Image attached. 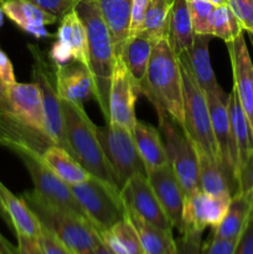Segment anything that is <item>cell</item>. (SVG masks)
<instances>
[{
  "label": "cell",
  "instance_id": "f6af8a7d",
  "mask_svg": "<svg viewBox=\"0 0 253 254\" xmlns=\"http://www.w3.org/2000/svg\"><path fill=\"white\" fill-rule=\"evenodd\" d=\"M17 237V254H44L40 242L34 238L16 235Z\"/></svg>",
  "mask_w": 253,
  "mask_h": 254
},
{
  "label": "cell",
  "instance_id": "2e32d148",
  "mask_svg": "<svg viewBox=\"0 0 253 254\" xmlns=\"http://www.w3.org/2000/svg\"><path fill=\"white\" fill-rule=\"evenodd\" d=\"M231 198L232 197L212 196L203 192L202 190L193 191L185 195L183 208V231L192 230L203 233L207 227L212 230L217 227L227 212Z\"/></svg>",
  "mask_w": 253,
  "mask_h": 254
},
{
  "label": "cell",
  "instance_id": "d6a6232c",
  "mask_svg": "<svg viewBox=\"0 0 253 254\" xmlns=\"http://www.w3.org/2000/svg\"><path fill=\"white\" fill-rule=\"evenodd\" d=\"M208 30L211 36L218 37L225 42L235 40L243 30L228 5L215 6L208 16Z\"/></svg>",
  "mask_w": 253,
  "mask_h": 254
},
{
  "label": "cell",
  "instance_id": "6da1fadb",
  "mask_svg": "<svg viewBox=\"0 0 253 254\" xmlns=\"http://www.w3.org/2000/svg\"><path fill=\"white\" fill-rule=\"evenodd\" d=\"M74 11L83 22L88 42V68L94 82V99L109 123V89L117 61L111 32L96 0H77Z\"/></svg>",
  "mask_w": 253,
  "mask_h": 254
},
{
  "label": "cell",
  "instance_id": "3957f363",
  "mask_svg": "<svg viewBox=\"0 0 253 254\" xmlns=\"http://www.w3.org/2000/svg\"><path fill=\"white\" fill-rule=\"evenodd\" d=\"M61 106L68 153L92 176L118 188L116 174L97 134V126L87 116L83 106L63 99Z\"/></svg>",
  "mask_w": 253,
  "mask_h": 254
},
{
  "label": "cell",
  "instance_id": "9a60e30c",
  "mask_svg": "<svg viewBox=\"0 0 253 254\" xmlns=\"http://www.w3.org/2000/svg\"><path fill=\"white\" fill-rule=\"evenodd\" d=\"M56 37L50 50V59L54 64H67L73 60L88 67L87 32L74 9L60 20Z\"/></svg>",
  "mask_w": 253,
  "mask_h": 254
},
{
  "label": "cell",
  "instance_id": "8fae6325",
  "mask_svg": "<svg viewBox=\"0 0 253 254\" xmlns=\"http://www.w3.org/2000/svg\"><path fill=\"white\" fill-rule=\"evenodd\" d=\"M138 83L130 76L122 57H117L109 89V123L118 124L133 133L138 119L135 118Z\"/></svg>",
  "mask_w": 253,
  "mask_h": 254
},
{
  "label": "cell",
  "instance_id": "8992f818",
  "mask_svg": "<svg viewBox=\"0 0 253 254\" xmlns=\"http://www.w3.org/2000/svg\"><path fill=\"white\" fill-rule=\"evenodd\" d=\"M159 117V131L164 141L169 165L175 173L184 193L201 190L198 178V156L195 145L183 127L176 123L166 112L156 109Z\"/></svg>",
  "mask_w": 253,
  "mask_h": 254
},
{
  "label": "cell",
  "instance_id": "7402d4cb",
  "mask_svg": "<svg viewBox=\"0 0 253 254\" xmlns=\"http://www.w3.org/2000/svg\"><path fill=\"white\" fill-rule=\"evenodd\" d=\"M200 189L206 193L220 197H232L237 192V184L223 168L220 159L210 158L197 151Z\"/></svg>",
  "mask_w": 253,
  "mask_h": 254
},
{
  "label": "cell",
  "instance_id": "52a82bcc",
  "mask_svg": "<svg viewBox=\"0 0 253 254\" xmlns=\"http://www.w3.org/2000/svg\"><path fill=\"white\" fill-rule=\"evenodd\" d=\"M72 192L78 201L89 222L101 235L126 215L121 196V189L91 176L83 183L71 185Z\"/></svg>",
  "mask_w": 253,
  "mask_h": 254
},
{
  "label": "cell",
  "instance_id": "7bdbcfd3",
  "mask_svg": "<svg viewBox=\"0 0 253 254\" xmlns=\"http://www.w3.org/2000/svg\"><path fill=\"white\" fill-rule=\"evenodd\" d=\"M233 254H253V213H251L247 226L238 238Z\"/></svg>",
  "mask_w": 253,
  "mask_h": 254
},
{
  "label": "cell",
  "instance_id": "d6986e66",
  "mask_svg": "<svg viewBox=\"0 0 253 254\" xmlns=\"http://www.w3.org/2000/svg\"><path fill=\"white\" fill-rule=\"evenodd\" d=\"M56 87L60 98L63 101L83 103L94 97V82L91 71L83 64L69 61L67 64H55Z\"/></svg>",
  "mask_w": 253,
  "mask_h": 254
},
{
  "label": "cell",
  "instance_id": "db71d44e",
  "mask_svg": "<svg viewBox=\"0 0 253 254\" xmlns=\"http://www.w3.org/2000/svg\"><path fill=\"white\" fill-rule=\"evenodd\" d=\"M252 213H253V211H252Z\"/></svg>",
  "mask_w": 253,
  "mask_h": 254
},
{
  "label": "cell",
  "instance_id": "60d3db41",
  "mask_svg": "<svg viewBox=\"0 0 253 254\" xmlns=\"http://www.w3.org/2000/svg\"><path fill=\"white\" fill-rule=\"evenodd\" d=\"M237 241L222 240L211 235L210 240L201 247V254H233Z\"/></svg>",
  "mask_w": 253,
  "mask_h": 254
},
{
  "label": "cell",
  "instance_id": "4316f807",
  "mask_svg": "<svg viewBox=\"0 0 253 254\" xmlns=\"http://www.w3.org/2000/svg\"><path fill=\"white\" fill-rule=\"evenodd\" d=\"M133 136L146 169L169 165L168 155L159 129L145 122L136 121Z\"/></svg>",
  "mask_w": 253,
  "mask_h": 254
},
{
  "label": "cell",
  "instance_id": "d590c367",
  "mask_svg": "<svg viewBox=\"0 0 253 254\" xmlns=\"http://www.w3.org/2000/svg\"><path fill=\"white\" fill-rule=\"evenodd\" d=\"M236 193H240L253 211V154L238 171L237 192Z\"/></svg>",
  "mask_w": 253,
  "mask_h": 254
},
{
  "label": "cell",
  "instance_id": "ba28073f",
  "mask_svg": "<svg viewBox=\"0 0 253 254\" xmlns=\"http://www.w3.org/2000/svg\"><path fill=\"white\" fill-rule=\"evenodd\" d=\"M29 51L32 56V79L41 91L45 114V130L52 144L61 146L68 151L66 138H64L61 98L56 87L55 64L34 45H29Z\"/></svg>",
  "mask_w": 253,
  "mask_h": 254
},
{
  "label": "cell",
  "instance_id": "8d00e7d4",
  "mask_svg": "<svg viewBox=\"0 0 253 254\" xmlns=\"http://www.w3.org/2000/svg\"><path fill=\"white\" fill-rule=\"evenodd\" d=\"M227 5L243 31L253 32V0H228Z\"/></svg>",
  "mask_w": 253,
  "mask_h": 254
},
{
  "label": "cell",
  "instance_id": "9c48e42d",
  "mask_svg": "<svg viewBox=\"0 0 253 254\" xmlns=\"http://www.w3.org/2000/svg\"><path fill=\"white\" fill-rule=\"evenodd\" d=\"M20 160L24 163L34 184V190L51 205L61 210L72 212L81 217L87 218L78 201L72 192L71 186L60 179L42 160L41 154L25 146L12 149ZM88 220V218H87Z\"/></svg>",
  "mask_w": 253,
  "mask_h": 254
},
{
  "label": "cell",
  "instance_id": "f35d334b",
  "mask_svg": "<svg viewBox=\"0 0 253 254\" xmlns=\"http://www.w3.org/2000/svg\"><path fill=\"white\" fill-rule=\"evenodd\" d=\"M60 20L74 9L77 0H27Z\"/></svg>",
  "mask_w": 253,
  "mask_h": 254
},
{
  "label": "cell",
  "instance_id": "1f68e13d",
  "mask_svg": "<svg viewBox=\"0 0 253 254\" xmlns=\"http://www.w3.org/2000/svg\"><path fill=\"white\" fill-rule=\"evenodd\" d=\"M101 238L114 254H144L138 233L126 215L123 220L103 231Z\"/></svg>",
  "mask_w": 253,
  "mask_h": 254
},
{
  "label": "cell",
  "instance_id": "603a6c76",
  "mask_svg": "<svg viewBox=\"0 0 253 254\" xmlns=\"http://www.w3.org/2000/svg\"><path fill=\"white\" fill-rule=\"evenodd\" d=\"M227 108L233 143L237 153V169L240 171L253 154V131L233 89L228 94Z\"/></svg>",
  "mask_w": 253,
  "mask_h": 254
},
{
  "label": "cell",
  "instance_id": "4fadbf2b",
  "mask_svg": "<svg viewBox=\"0 0 253 254\" xmlns=\"http://www.w3.org/2000/svg\"><path fill=\"white\" fill-rule=\"evenodd\" d=\"M206 97H207L211 128H212L213 138L217 146L218 158L226 171L237 184V153H236L235 143H233L230 116H228V94H226L225 91L220 87L216 91L206 93Z\"/></svg>",
  "mask_w": 253,
  "mask_h": 254
},
{
  "label": "cell",
  "instance_id": "7c38bea8",
  "mask_svg": "<svg viewBox=\"0 0 253 254\" xmlns=\"http://www.w3.org/2000/svg\"><path fill=\"white\" fill-rule=\"evenodd\" d=\"M0 102L25 126L46 134L41 91L35 82L0 87Z\"/></svg>",
  "mask_w": 253,
  "mask_h": 254
},
{
  "label": "cell",
  "instance_id": "484cf974",
  "mask_svg": "<svg viewBox=\"0 0 253 254\" xmlns=\"http://www.w3.org/2000/svg\"><path fill=\"white\" fill-rule=\"evenodd\" d=\"M211 35H193V41L190 49L186 51L190 64L191 71L205 93L216 91L220 88L215 73H213L212 64L210 59V45Z\"/></svg>",
  "mask_w": 253,
  "mask_h": 254
},
{
  "label": "cell",
  "instance_id": "277c9868",
  "mask_svg": "<svg viewBox=\"0 0 253 254\" xmlns=\"http://www.w3.org/2000/svg\"><path fill=\"white\" fill-rule=\"evenodd\" d=\"M22 198L41 225L74 254H91L102 242L99 232L87 218L51 205L35 190L24 192Z\"/></svg>",
  "mask_w": 253,
  "mask_h": 254
},
{
  "label": "cell",
  "instance_id": "ee69618b",
  "mask_svg": "<svg viewBox=\"0 0 253 254\" xmlns=\"http://www.w3.org/2000/svg\"><path fill=\"white\" fill-rule=\"evenodd\" d=\"M16 82L14 66L9 56L0 49V87H6Z\"/></svg>",
  "mask_w": 253,
  "mask_h": 254
},
{
  "label": "cell",
  "instance_id": "4dcf8cb0",
  "mask_svg": "<svg viewBox=\"0 0 253 254\" xmlns=\"http://www.w3.org/2000/svg\"><path fill=\"white\" fill-rule=\"evenodd\" d=\"M251 213L252 208L247 201L240 193H235L231 198L230 206L223 220L217 227L212 230V236L222 240L238 241L247 226Z\"/></svg>",
  "mask_w": 253,
  "mask_h": 254
},
{
  "label": "cell",
  "instance_id": "7a4b0ae2",
  "mask_svg": "<svg viewBox=\"0 0 253 254\" xmlns=\"http://www.w3.org/2000/svg\"><path fill=\"white\" fill-rule=\"evenodd\" d=\"M138 87L139 93L144 94L155 109L166 112L184 128L180 64L166 37L154 44L145 76Z\"/></svg>",
  "mask_w": 253,
  "mask_h": 254
},
{
  "label": "cell",
  "instance_id": "f546056e",
  "mask_svg": "<svg viewBox=\"0 0 253 254\" xmlns=\"http://www.w3.org/2000/svg\"><path fill=\"white\" fill-rule=\"evenodd\" d=\"M154 44L155 42L153 40L141 32L126 40L122 60L136 83H139L145 76Z\"/></svg>",
  "mask_w": 253,
  "mask_h": 254
},
{
  "label": "cell",
  "instance_id": "cb8c5ba5",
  "mask_svg": "<svg viewBox=\"0 0 253 254\" xmlns=\"http://www.w3.org/2000/svg\"><path fill=\"white\" fill-rule=\"evenodd\" d=\"M0 195L4 201L10 222L16 235L39 241L42 233V225L24 198L17 197L0 181Z\"/></svg>",
  "mask_w": 253,
  "mask_h": 254
},
{
  "label": "cell",
  "instance_id": "5bb4252c",
  "mask_svg": "<svg viewBox=\"0 0 253 254\" xmlns=\"http://www.w3.org/2000/svg\"><path fill=\"white\" fill-rule=\"evenodd\" d=\"M121 196L128 211L156 227L166 231L174 230L173 223L156 198L146 175L138 174L129 179L121 189Z\"/></svg>",
  "mask_w": 253,
  "mask_h": 254
},
{
  "label": "cell",
  "instance_id": "f907efd6",
  "mask_svg": "<svg viewBox=\"0 0 253 254\" xmlns=\"http://www.w3.org/2000/svg\"><path fill=\"white\" fill-rule=\"evenodd\" d=\"M2 0H0V27H1L2 25V21H4V11H2V5H1Z\"/></svg>",
  "mask_w": 253,
  "mask_h": 254
},
{
  "label": "cell",
  "instance_id": "d4e9b609",
  "mask_svg": "<svg viewBox=\"0 0 253 254\" xmlns=\"http://www.w3.org/2000/svg\"><path fill=\"white\" fill-rule=\"evenodd\" d=\"M193 35L195 32L192 29L188 1L171 0L166 39L176 57L190 49L193 41Z\"/></svg>",
  "mask_w": 253,
  "mask_h": 254
},
{
  "label": "cell",
  "instance_id": "74e56055",
  "mask_svg": "<svg viewBox=\"0 0 253 254\" xmlns=\"http://www.w3.org/2000/svg\"><path fill=\"white\" fill-rule=\"evenodd\" d=\"M202 233L184 230L176 240V254H201Z\"/></svg>",
  "mask_w": 253,
  "mask_h": 254
},
{
  "label": "cell",
  "instance_id": "ab89813d",
  "mask_svg": "<svg viewBox=\"0 0 253 254\" xmlns=\"http://www.w3.org/2000/svg\"><path fill=\"white\" fill-rule=\"evenodd\" d=\"M39 242L44 254H74L44 226H42V233L39 238Z\"/></svg>",
  "mask_w": 253,
  "mask_h": 254
},
{
  "label": "cell",
  "instance_id": "f1b7e54d",
  "mask_svg": "<svg viewBox=\"0 0 253 254\" xmlns=\"http://www.w3.org/2000/svg\"><path fill=\"white\" fill-rule=\"evenodd\" d=\"M41 156L46 165L69 186L83 183L92 176L66 149L61 146L52 144Z\"/></svg>",
  "mask_w": 253,
  "mask_h": 254
},
{
  "label": "cell",
  "instance_id": "ac0fdd59",
  "mask_svg": "<svg viewBox=\"0 0 253 254\" xmlns=\"http://www.w3.org/2000/svg\"><path fill=\"white\" fill-rule=\"evenodd\" d=\"M146 178L173 227L181 232L185 193L173 169L170 165L146 169Z\"/></svg>",
  "mask_w": 253,
  "mask_h": 254
},
{
  "label": "cell",
  "instance_id": "836d02e7",
  "mask_svg": "<svg viewBox=\"0 0 253 254\" xmlns=\"http://www.w3.org/2000/svg\"><path fill=\"white\" fill-rule=\"evenodd\" d=\"M169 10H170L169 0H151L141 25V34L146 35L154 42L166 37Z\"/></svg>",
  "mask_w": 253,
  "mask_h": 254
},
{
  "label": "cell",
  "instance_id": "ffe728a7",
  "mask_svg": "<svg viewBox=\"0 0 253 254\" xmlns=\"http://www.w3.org/2000/svg\"><path fill=\"white\" fill-rule=\"evenodd\" d=\"M1 5L4 14L15 25L37 39L50 36L45 26L59 21L56 16L27 0H2Z\"/></svg>",
  "mask_w": 253,
  "mask_h": 254
},
{
  "label": "cell",
  "instance_id": "44dd1931",
  "mask_svg": "<svg viewBox=\"0 0 253 254\" xmlns=\"http://www.w3.org/2000/svg\"><path fill=\"white\" fill-rule=\"evenodd\" d=\"M108 26L117 57H122L129 37L133 0H96Z\"/></svg>",
  "mask_w": 253,
  "mask_h": 254
},
{
  "label": "cell",
  "instance_id": "bcb514c9",
  "mask_svg": "<svg viewBox=\"0 0 253 254\" xmlns=\"http://www.w3.org/2000/svg\"><path fill=\"white\" fill-rule=\"evenodd\" d=\"M0 254H17V250L0 235Z\"/></svg>",
  "mask_w": 253,
  "mask_h": 254
},
{
  "label": "cell",
  "instance_id": "e575fe53",
  "mask_svg": "<svg viewBox=\"0 0 253 254\" xmlns=\"http://www.w3.org/2000/svg\"><path fill=\"white\" fill-rule=\"evenodd\" d=\"M186 1H188L189 11H190L193 32L197 35H210L208 16L215 5L206 0H186Z\"/></svg>",
  "mask_w": 253,
  "mask_h": 254
},
{
  "label": "cell",
  "instance_id": "816d5d0a",
  "mask_svg": "<svg viewBox=\"0 0 253 254\" xmlns=\"http://www.w3.org/2000/svg\"><path fill=\"white\" fill-rule=\"evenodd\" d=\"M248 37H250L251 45H252V47H253V32H248Z\"/></svg>",
  "mask_w": 253,
  "mask_h": 254
},
{
  "label": "cell",
  "instance_id": "83f0119b",
  "mask_svg": "<svg viewBox=\"0 0 253 254\" xmlns=\"http://www.w3.org/2000/svg\"><path fill=\"white\" fill-rule=\"evenodd\" d=\"M126 217L135 228L144 254H176L173 231L159 228L126 210Z\"/></svg>",
  "mask_w": 253,
  "mask_h": 254
},
{
  "label": "cell",
  "instance_id": "30bf717a",
  "mask_svg": "<svg viewBox=\"0 0 253 254\" xmlns=\"http://www.w3.org/2000/svg\"><path fill=\"white\" fill-rule=\"evenodd\" d=\"M97 134L116 174L119 189L134 175H146V168L136 148L133 133L118 124H106L103 128L97 127Z\"/></svg>",
  "mask_w": 253,
  "mask_h": 254
},
{
  "label": "cell",
  "instance_id": "f5cc1de1",
  "mask_svg": "<svg viewBox=\"0 0 253 254\" xmlns=\"http://www.w3.org/2000/svg\"><path fill=\"white\" fill-rule=\"evenodd\" d=\"M169 1H170V2H171V0H169Z\"/></svg>",
  "mask_w": 253,
  "mask_h": 254
},
{
  "label": "cell",
  "instance_id": "5b68a950",
  "mask_svg": "<svg viewBox=\"0 0 253 254\" xmlns=\"http://www.w3.org/2000/svg\"><path fill=\"white\" fill-rule=\"evenodd\" d=\"M178 60L183 77L184 130L195 145L196 151H201L210 158L220 159L211 128L207 97L191 71L186 51L179 55Z\"/></svg>",
  "mask_w": 253,
  "mask_h": 254
},
{
  "label": "cell",
  "instance_id": "e0dca14e",
  "mask_svg": "<svg viewBox=\"0 0 253 254\" xmlns=\"http://www.w3.org/2000/svg\"><path fill=\"white\" fill-rule=\"evenodd\" d=\"M226 45L232 66L233 91L253 131V64L243 32Z\"/></svg>",
  "mask_w": 253,
  "mask_h": 254
},
{
  "label": "cell",
  "instance_id": "681fc988",
  "mask_svg": "<svg viewBox=\"0 0 253 254\" xmlns=\"http://www.w3.org/2000/svg\"><path fill=\"white\" fill-rule=\"evenodd\" d=\"M206 1L211 2L215 6H220V5H227L228 0H206Z\"/></svg>",
  "mask_w": 253,
  "mask_h": 254
},
{
  "label": "cell",
  "instance_id": "b9f144b4",
  "mask_svg": "<svg viewBox=\"0 0 253 254\" xmlns=\"http://www.w3.org/2000/svg\"><path fill=\"white\" fill-rule=\"evenodd\" d=\"M151 0H133V7H131V20L130 30H129V37L139 34L141 30L144 17H145L148 7ZM128 37V39H129Z\"/></svg>",
  "mask_w": 253,
  "mask_h": 254
},
{
  "label": "cell",
  "instance_id": "7dc6e473",
  "mask_svg": "<svg viewBox=\"0 0 253 254\" xmlns=\"http://www.w3.org/2000/svg\"><path fill=\"white\" fill-rule=\"evenodd\" d=\"M91 254H114V253L112 252V251L109 250V248L107 247L103 242H101L96 248H94L93 252H92Z\"/></svg>",
  "mask_w": 253,
  "mask_h": 254
},
{
  "label": "cell",
  "instance_id": "c3c4849f",
  "mask_svg": "<svg viewBox=\"0 0 253 254\" xmlns=\"http://www.w3.org/2000/svg\"><path fill=\"white\" fill-rule=\"evenodd\" d=\"M0 217H1L2 220H4L5 222L7 223V225H11V222H10L9 215H7V212H6V208H5L4 201H2L1 195H0Z\"/></svg>",
  "mask_w": 253,
  "mask_h": 254
}]
</instances>
